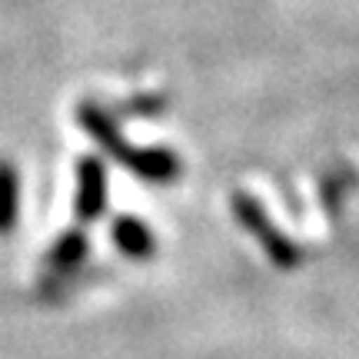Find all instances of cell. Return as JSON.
I'll use <instances>...</instances> for the list:
<instances>
[{"instance_id": "cell-1", "label": "cell", "mask_w": 359, "mask_h": 359, "mask_svg": "<svg viewBox=\"0 0 359 359\" xmlns=\"http://www.w3.org/2000/svg\"><path fill=\"white\" fill-rule=\"evenodd\" d=\"M233 217H236V223L240 226H246V230L257 236V243L266 250V257L276 263L280 269H296L299 263H303V250L286 236V233L273 223V219L266 217V210L259 206L257 196H250V193H233Z\"/></svg>"}, {"instance_id": "cell-2", "label": "cell", "mask_w": 359, "mask_h": 359, "mask_svg": "<svg viewBox=\"0 0 359 359\" xmlns=\"http://www.w3.org/2000/svg\"><path fill=\"white\" fill-rule=\"evenodd\" d=\"M107 163L100 156H80L77 163V196H74V210H77L80 223H93L103 217L107 210Z\"/></svg>"}, {"instance_id": "cell-3", "label": "cell", "mask_w": 359, "mask_h": 359, "mask_svg": "<svg viewBox=\"0 0 359 359\" xmlns=\"http://www.w3.org/2000/svg\"><path fill=\"white\" fill-rule=\"evenodd\" d=\"M120 167H127L130 173H137L147 183H170L180 177V156L167 147H130L127 156L120 160Z\"/></svg>"}, {"instance_id": "cell-4", "label": "cell", "mask_w": 359, "mask_h": 359, "mask_svg": "<svg viewBox=\"0 0 359 359\" xmlns=\"http://www.w3.org/2000/svg\"><path fill=\"white\" fill-rule=\"evenodd\" d=\"M77 120H80V127L93 137V143H97L100 150H107V156H114L116 163L127 156L130 143L123 140V133H120V127H116V120L103 110L100 103H93V100L80 103V107H77Z\"/></svg>"}, {"instance_id": "cell-5", "label": "cell", "mask_w": 359, "mask_h": 359, "mask_svg": "<svg viewBox=\"0 0 359 359\" xmlns=\"http://www.w3.org/2000/svg\"><path fill=\"white\" fill-rule=\"evenodd\" d=\"M114 243H116V250L130 259H147L156 253L154 230L137 217H116L114 219Z\"/></svg>"}, {"instance_id": "cell-6", "label": "cell", "mask_w": 359, "mask_h": 359, "mask_svg": "<svg viewBox=\"0 0 359 359\" xmlns=\"http://www.w3.org/2000/svg\"><path fill=\"white\" fill-rule=\"evenodd\" d=\"M90 253V240L87 233L80 230H67L60 233V240L50 246V253H47V269L50 273H74V269L87 259Z\"/></svg>"}, {"instance_id": "cell-7", "label": "cell", "mask_w": 359, "mask_h": 359, "mask_svg": "<svg viewBox=\"0 0 359 359\" xmlns=\"http://www.w3.org/2000/svg\"><path fill=\"white\" fill-rule=\"evenodd\" d=\"M20 217V177L13 163L0 160V233H11Z\"/></svg>"}, {"instance_id": "cell-8", "label": "cell", "mask_w": 359, "mask_h": 359, "mask_svg": "<svg viewBox=\"0 0 359 359\" xmlns=\"http://www.w3.org/2000/svg\"><path fill=\"white\" fill-rule=\"evenodd\" d=\"M167 110V100L163 97H137V100L127 103V114L130 116H156Z\"/></svg>"}]
</instances>
